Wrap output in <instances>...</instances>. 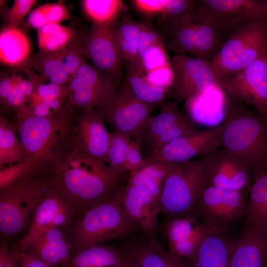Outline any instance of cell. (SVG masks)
<instances>
[{
    "label": "cell",
    "mask_w": 267,
    "mask_h": 267,
    "mask_svg": "<svg viewBox=\"0 0 267 267\" xmlns=\"http://www.w3.org/2000/svg\"><path fill=\"white\" fill-rule=\"evenodd\" d=\"M46 176L50 187L73 208L78 220L95 206L113 200L128 182L130 173L67 148L51 163Z\"/></svg>",
    "instance_id": "cell-1"
},
{
    "label": "cell",
    "mask_w": 267,
    "mask_h": 267,
    "mask_svg": "<svg viewBox=\"0 0 267 267\" xmlns=\"http://www.w3.org/2000/svg\"><path fill=\"white\" fill-rule=\"evenodd\" d=\"M226 93L221 147L243 163L255 178L267 164V117Z\"/></svg>",
    "instance_id": "cell-2"
},
{
    "label": "cell",
    "mask_w": 267,
    "mask_h": 267,
    "mask_svg": "<svg viewBox=\"0 0 267 267\" xmlns=\"http://www.w3.org/2000/svg\"><path fill=\"white\" fill-rule=\"evenodd\" d=\"M75 108L67 104L48 116L33 115L25 105L15 114L17 133L25 149L27 160L45 172L51 163L65 148Z\"/></svg>",
    "instance_id": "cell-3"
},
{
    "label": "cell",
    "mask_w": 267,
    "mask_h": 267,
    "mask_svg": "<svg viewBox=\"0 0 267 267\" xmlns=\"http://www.w3.org/2000/svg\"><path fill=\"white\" fill-rule=\"evenodd\" d=\"M121 190L113 200L95 206L68 226L73 251L88 245L104 244L140 229L122 205Z\"/></svg>",
    "instance_id": "cell-4"
},
{
    "label": "cell",
    "mask_w": 267,
    "mask_h": 267,
    "mask_svg": "<svg viewBox=\"0 0 267 267\" xmlns=\"http://www.w3.org/2000/svg\"><path fill=\"white\" fill-rule=\"evenodd\" d=\"M50 186L46 175H33L0 191V232L11 238L29 229L35 212Z\"/></svg>",
    "instance_id": "cell-5"
},
{
    "label": "cell",
    "mask_w": 267,
    "mask_h": 267,
    "mask_svg": "<svg viewBox=\"0 0 267 267\" xmlns=\"http://www.w3.org/2000/svg\"><path fill=\"white\" fill-rule=\"evenodd\" d=\"M208 185L207 172L200 158L177 163L163 183L159 201L161 213L172 218H196L195 206Z\"/></svg>",
    "instance_id": "cell-6"
},
{
    "label": "cell",
    "mask_w": 267,
    "mask_h": 267,
    "mask_svg": "<svg viewBox=\"0 0 267 267\" xmlns=\"http://www.w3.org/2000/svg\"><path fill=\"white\" fill-rule=\"evenodd\" d=\"M267 49V19L239 28L211 60L216 78L233 76L258 59Z\"/></svg>",
    "instance_id": "cell-7"
},
{
    "label": "cell",
    "mask_w": 267,
    "mask_h": 267,
    "mask_svg": "<svg viewBox=\"0 0 267 267\" xmlns=\"http://www.w3.org/2000/svg\"><path fill=\"white\" fill-rule=\"evenodd\" d=\"M159 105L139 100L124 82L95 108L114 132L137 140Z\"/></svg>",
    "instance_id": "cell-8"
},
{
    "label": "cell",
    "mask_w": 267,
    "mask_h": 267,
    "mask_svg": "<svg viewBox=\"0 0 267 267\" xmlns=\"http://www.w3.org/2000/svg\"><path fill=\"white\" fill-rule=\"evenodd\" d=\"M193 21L202 20L222 30L267 19V0H199Z\"/></svg>",
    "instance_id": "cell-9"
},
{
    "label": "cell",
    "mask_w": 267,
    "mask_h": 267,
    "mask_svg": "<svg viewBox=\"0 0 267 267\" xmlns=\"http://www.w3.org/2000/svg\"><path fill=\"white\" fill-rule=\"evenodd\" d=\"M176 100L161 104V111L151 116L139 137L144 157L179 137L199 130L186 112L179 109Z\"/></svg>",
    "instance_id": "cell-10"
},
{
    "label": "cell",
    "mask_w": 267,
    "mask_h": 267,
    "mask_svg": "<svg viewBox=\"0 0 267 267\" xmlns=\"http://www.w3.org/2000/svg\"><path fill=\"white\" fill-rule=\"evenodd\" d=\"M249 190H230L207 185L194 209L196 218L223 230L228 224L245 215Z\"/></svg>",
    "instance_id": "cell-11"
},
{
    "label": "cell",
    "mask_w": 267,
    "mask_h": 267,
    "mask_svg": "<svg viewBox=\"0 0 267 267\" xmlns=\"http://www.w3.org/2000/svg\"><path fill=\"white\" fill-rule=\"evenodd\" d=\"M102 116L95 107L75 109L67 141L69 148L79 149L106 162L110 133Z\"/></svg>",
    "instance_id": "cell-12"
},
{
    "label": "cell",
    "mask_w": 267,
    "mask_h": 267,
    "mask_svg": "<svg viewBox=\"0 0 267 267\" xmlns=\"http://www.w3.org/2000/svg\"><path fill=\"white\" fill-rule=\"evenodd\" d=\"M226 92L260 113H267V49L252 63L236 75L219 81Z\"/></svg>",
    "instance_id": "cell-13"
},
{
    "label": "cell",
    "mask_w": 267,
    "mask_h": 267,
    "mask_svg": "<svg viewBox=\"0 0 267 267\" xmlns=\"http://www.w3.org/2000/svg\"><path fill=\"white\" fill-rule=\"evenodd\" d=\"M121 86L120 80L104 73L87 61L67 85V104L77 109L96 107Z\"/></svg>",
    "instance_id": "cell-14"
},
{
    "label": "cell",
    "mask_w": 267,
    "mask_h": 267,
    "mask_svg": "<svg viewBox=\"0 0 267 267\" xmlns=\"http://www.w3.org/2000/svg\"><path fill=\"white\" fill-rule=\"evenodd\" d=\"M170 62L174 74L171 89L174 100L185 101L199 91L220 87L211 61L177 54Z\"/></svg>",
    "instance_id": "cell-15"
},
{
    "label": "cell",
    "mask_w": 267,
    "mask_h": 267,
    "mask_svg": "<svg viewBox=\"0 0 267 267\" xmlns=\"http://www.w3.org/2000/svg\"><path fill=\"white\" fill-rule=\"evenodd\" d=\"M222 123L199 130L170 142L154 153L144 157L147 162L179 163L203 157L221 146Z\"/></svg>",
    "instance_id": "cell-16"
},
{
    "label": "cell",
    "mask_w": 267,
    "mask_h": 267,
    "mask_svg": "<svg viewBox=\"0 0 267 267\" xmlns=\"http://www.w3.org/2000/svg\"><path fill=\"white\" fill-rule=\"evenodd\" d=\"M208 185L230 190H249L252 175L247 167L222 147L200 157Z\"/></svg>",
    "instance_id": "cell-17"
},
{
    "label": "cell",
    "mask_w": 267,
    "mask_h": 267,
    "mask_svg": "<svg viewBox=\"0 0 267 267\" xmlns=\"http://www.w3.org/2000/svg\"><path fill=\"white\" fill-rule=\"evenodd\" d=\"M76 217L73 208L50 187L37 207L31 224L17 249L25 251L37 236L48 229L68 227L76 221Z\"/></svg>",
    "instance_id": "cell-18"
},
{
    "label": "cell",
    "mask_w": 267,
    "mask_h": 267,
    "mask_svg": "<svg viewBox=\"0 0 267 267\" xmlns=\"http://www.w3.org/2000/svg\"><path fill=\"white\" fill-rule=\"evenodd\" d=\"M163 229L168 242L169 252L187 260L195 254L210 234L220 228L201 222L197 218L178 217L166 221Z\"/></svg>",
    "instance_id": "cell-19"
},
{
    "label": "cell",
    "mask_w": 267,
    "mask_h": 267,
    "mask_svg": "<svg viewBox=\"0 0 267 267\" xmlns=\"http://www.w3.org/2000/svg\"><path fill=\"white\" fill-rule=\"evenodd\" d=\"M115 28L92 24L86 33L83 53L95 68L120 80L122 75L121 58L114 39Z\"/></svg>",
    "instance_id": "cell-20"
},
{
    "label": "cell",
    "mask_w": 267,
    "mask_h": 267,
    "mask_svg": "<svg viewBox=\"0 0 267 267\" xmlns=\"http://www.w3.org/2000/svg\"><path fill=\"white\" fill-rule=\"evenodd\" d=\"M123 206L144 235L155 238L160 208L158 201L146 188L128 182L121 191Z\"/></svg>",
    "instance_id": "cell-21"
},
{
    "label": "cell",
    "mask_w": 267,
    "mask_h": 267,
    "mask_svg": "<svg viewBox=\"0 0 267 267\" xmlns=\"http://www.w3.org/2000/svg\"><path fill=\"white\" fill-rule=\"evenodd\" d=\"M67 227L46 230L23 251L58 267H70L73 247Z\"/></svg>",
    "instance_id": "cell-22"
},
{
    "label": "cell",
    "mask_w": 267,
    "mask_h": 267,
    "mask_svg": "<svg viewBox=\"0 0 267 267\" xmlns=\"http://www.w3.org/2000/svg\"><path fill=\"white\" fill-rule=\"evenodd\" d=\"M226 106V92L219 86L195 93L184 104L186 113L196 124L208 128L223 122Z\"/></svg>",
    "instance_id": "cell-23"
},
{
    "label": "cell",
    "mask_w": 267,
    "mask_h": 267,
    "mask_svg": "<svg viewBox=\"0 0 267 267\" xmlns=\"http://www.w3.org/2000/svg\"><path fill=\"white\" fill-rule=\"evenodd\" d=\"M229 267H267V231L246 228L232 240Z\"/></svg>",
    "instance_id": "cell-24"
},
{
    "label": "cell",
    "mask_w": 267,
    "mask_h": 267,
    "mask_svg": "<svg viewBox=\"0 0 267 267\" xmlns=\"http://www.w3.org/2000/svg\"><path fill=\"white\" fill-rule=\"evenodd\" d=\"M232 240L225 230L217 229L202 242L195 254L186 260L188 267H229Z\"/></svg>",
    "instance_id": "cell-25"
},
{
    "label": "cell",
    "mask_w": 267,
    "mask_h": 267,
    "mask_svg": "<svg viewBox=\"0 0 267 267\" xmlns=\"http://www.w3.org/2000/svg\"><path fill=\"white\" fill-rule=\"evenodd\" d=\"M123 259L122 247L90 245L73 251L70 267H119Z\"/></svg>",
    "instance_id": "cell-26"
},
{
    "label": "cell",
    "mask_w": 267,
    "mask_h": 267,
    "mask_svg": "<svg viewBox=\"0 0 267 267\" xmlns=\"http://www.w3.org/2000/svg\"><path fill=\"white\" fill-rule=\"evenodd\" d=\"M30 44L26 34L18 27H5L0 33L1 63L18 69L28 59Z\"/></svg>",
    "instance_id": "cell-27"
},
{
    "label": "cell",
    "mask_w": 267,
    "mask_h": 267,
    "mask_svg": "<svg viewBox=\"0 0 267 267\" xmlns=\"http://www.w3.org/2000/svg\"><path fill=\"white\" fill-rule=\"evenodd\" d=\"M122 247L130 267H169L165 250L155 238L145 235Z\"/></svg>",
    "instance_id": "cell-28"
},
{
    "label": "cell",
    "mask_w": 267,
    "mask_h": 267,
    "mask_svg": "<svg viewBox=\"0 0 267 267\" xmlns=\"http://www.w3.org/2000/svg\"><path fill=\"white\" fill-rule=\"evenodd\" d=\"M141 23L126 16L114 29V36L121 59L129 63V69L144 72L138 54V38Z\"/></svg>",
    "instance_id": "cell-29"
},
{
    "label": "cell",
    "mask_w": 267,
    "mask_h": 267,
    "mask_svg": "<svg viewBox=\"0 0 267 267\" xmlns=\"http://www.w3.org/2000/svg\"><path fill=\"white\" fill-rule=\"evenodd\" d=\"M245 216L247 228L267 231V171L254 178L249 191Z\"/></svg>",
    "instance_id": "cell-30"
},
{
    "label": "cell",
    "mask_w": 267,
    "mask_h": 267,
    "mask_svg": "<svg viewBox=\"0 0 267 267\" xmlns=\"http://www.w3.org/2000/svg\"><path fill=\"white\" fill-rule=\"evenodd\" d=\"M21 68L37 71L44 82L48 81L67 86L71 80L61 60L59 50L54 52L39 50L30 56L20 68Z\"/></svg>",
    "instance_id": "cell-31"
},
{
    "label": "cell",
    "mask_w": 267,
    "mask_h": 267,
    "mask_svg": "<svg viewBox=\"0 0 267 267\" xmlns=\"http://www.w3.org/2000/svg\"><path fill=\"white\" fill-rule=\"evenodd\" d=\"M177 163L152 162L130 174L128 182L149 190L159 203L164 180Z\"/></svg>",
    "instance_id": "cell-32"
},
{
    "label": "cell",
    "mask_w": 267,
    "mask_h": 267,
    "mask_svg": "<svg viewBox=\"0 0 267 267\" xmlns=\"http://www.w3.org/2000/svg\"><path fill=\"white\" fill-rule=\"evenodd\" d=\"M14 123L0 113V169L27 160L24 147L18 138Z\"/></svg>",
    "instance_id": "cell-33"
},
{
    "label": "cell",
    "mask_w": 267,
    "mask_h": 267,
    "mask_svg": "<svg viewBox=\"0 0 267 267\" xmlns=\"http://www.w3.org/2000/svg\"><path fill=\"white\" fill-rule=\"evenodd\" d=\"M165 27L167 47L178 54L195 55L196 33L193 20L173 22Z\"/></svg>",
    "instance_id": "cell-34"
},
{
    "label": "cell",
    "mask_w": 267,
    "mask_h": 267,
    "mask_svg": "<svg viewBox=\"0 0 267 267\" xmlns=\"http://www.w3.org/2000/svg\"><path fill=\"white\" fill-rule=\"evenodd\" d=\"M82 5L93 25L112 27H116L121 14L127 9L119 0H84Z\"/></svg>",
    "instance_id": "cell-35"
},
{
    "label": "cell",
    "mask_w": 267,
    "mask_h": 267,
    "mask_svg": "<svg viewBox=\"0 0 267 267\" xmlns=\"http://www.w3.org/2000/svg\"><path fill=\"white\" fill-rule=\"evenodd\" d=\"M142 73L129 69L124 82L139 100L146 103L161 105L171 93V89L152 85L146 80Z\"/></svg>",
    "instance_id": "cell-36"
},
{
    "label": "cell",
    "mask_w": 267,
    "mask_h": 267,
    "mask_svg": "<svg viewBox=\"0 0 267 267\" xmlns=\"http://www.w3.org/2000/svg\"><path fill=\"white\" fill-rule=\"evenodd\" d=\"M193 21L197 38L194 57L211 61L225 42L221 38L220 31L213 25L202 20Z\"/></svg>",
    "instance_id": "cell-37"
},
{
    "label": "cell",
    "mask_w": 267,
    "mask_h": 267,
    "mask_svg": "<svg viewBox=\"0 0 267 267\" xmlns=\"http://www.w3.org/2000/svg\"><path fill=\"white\" fill-rule=\"evenodd\" d=\"M77 32L71 27L60 24H46L38 31L40 50L54 52L63 49L73 39Z\"/></svg>",
    "instance_id": "cell-38"
},
{
    "label": "cell",
    "mask_w": 267,
    "mask_h": 267,
    "mask_svg": "<svg viewBox=\"0 0 267 267\" xmlns=\"http://www.w3.org/2000/svg\"><path fill=\"white\" fill-rule=\"evenodd\" d=\"M196 9L195 0H165L160 13L164 27L173 22L193 20Z\"/></svg>",
    "instance_id": "cell-39"
},
{
    "label": "cell",
    "mask_w": 267,
    "mask_h": 267,
    "mask_svg": "<svg viewBox=\"0 0 267 267\" xmlns=\"http://www.w3.org/2000/svg\"><path fill=\"white\" fill-rule=\"evenodd\" d=\"M86 35V33L83 32H77L69 44L59 50L61 60L71 79L79 67L87 62L83 53Z\"/></svg>",
    "instance_id": "cell-40"
},
{
    "label": "cell",
    "mask_w": 267,
    "mask_h": 267,
    "mask_svg": "<svg viewBox=\"0 0 267 267\" xmlns=\"http://www.w3.org/2000/svg\"><path fill=\"white\" fill-rule=\"evenodd\" d=\"M132 140L128 137L114 132L110 133L106 163L118 172H129L126 169V163L127 154Z\"/></svg>",
    "instance_id": "cell-41"
},
{
    "label": "cell",
    "mask_w": 267,
    "mask_h": 267,
    "mask_svg": "<svg viewBox=\"0 0 267 267\" xmlns=\"http://www.w3.org/2000/svg\"><path fill=\"white\" fill-rule=\"evenodd\" d=\"M38 173L35 165L28 160L5 166L0 169V191L26 177L39 175Z\"/></svg>",
    "instance_id": "cell-42"
},
{
    "label": "cell",
    "mask_w": 267,
    "mask_h": 267,
    "mask_svg": "<svg viewBox=\"0 0 267 267\" xmlns=\"http://www.w3.org/2000/svg\"><path fill=\"white\" fill-rule=\"evenodd\" d=\"M37 2L35 0H15L10 8L2 16L5 27H18Z\"/></svg>",
    "instance_id": "cell-43"
},
{
    "label": "cell",
    "mask_w": 267,
    "mask_h": 267,
    "mask_svg": "<svg viewBox=\"0 0 267 267\" xmlns=\"http://www.w3.org/2000/svg\"><path fill=\"white\" fill-rule=\"evenodd\" d=\"M165 49V44H156L150 47L142 57L141 63L145 73L170 63Z\"/></svg>",
    "instance_id": "cell-44"
},
{
    "label": "cell",
    "mask_w": 267,
    "mask_h": 267,
    "mask_svg": "<svg viewBox=\"0 0 267 267\" xmlns=\"http://www.w3.org/2000/svg\"><path fill=\"white\" fill-rule=\"evenodd\" d=\"M161 43L165 44L162 36L149 24L141 23L138 38V54L140 62L150 47Z\"/></svg>",
    "instance_id": "cell-45"
},
{
    "label": "cell",
    "mask_w": 267,
    "mask_h": 267,
    "mask_svg": "<svg viewBox=\"0 0 267 267\" xmlns=\"http://www.w3.org/2000/svg\"><path fill=\"white\" fill-rule=\"evenodd\" d=\"M144 77L155 86L171 89L174 79L171 62L164 66L146 72Z\"/></svg>",
    "instance_id": "cell-46"
},
{
    "label": "cell",
    "mask_w": 267,
    "mask_h": 267,
    "mask_svg": "<svg viewBox=\"0 0 267 267\" xmlns=\"http://www.w3.org/2000/svg\"><path fill=\"white\" fill-rule=\"evenodd\" d=\"M42 101L57 99L67 101L69 95L67 85H61L52 82L39 85L35 89Z\"/></svg>",
    "instance_id": "cell-47"
},
{
    "label": "cell",
    "mask_w": 267,
    "mask_h": 267,
    "mask_svg": "<svg viewBox=\"0 0 267 267\" xmlns=\"http://www.w3.org/2000/svg\"><path fill=\"white\" fill-rule=\"evenodd\" d=\"M40 6L45 14L49 24H59L72 17L67 7L61 1L45 3Z\"/></svg>",
    "instance_id": "cell-48"
},
{
    "label": "cell",
    "mask_w": 267,
    "mask_h": 267,
    "mask_svg": "<svg viewBox=\"0 0 267 267\" xmlns=\"http://www.w3.org/2000/svg\"><path fill=\"white\" fill-rule=\"evenodd\" d=\"M147 163L139 140H133L127 154L126 168L131 173Z\"/></svg>",
    "instance_id": "cell-49"
},
{
    "label": "cell",
    "mask_w": 267,
    "mask_h": 267,
    "mask_svg": "<svg viewBox=\"0 0 267 267\" xmlns=\"http://www.w3.org/2000/svg\"><path fill=\"white\" fill-rule=\"evenodd\" d=\"M27 102V98L15 86L0 104L5 110L16 112Z\"/></svg>",
    "instance_id": "cell-50"
},
{
    "label": "cell",
    "mask_w": 267,
    "mask_h": 267,
    "mask_svg": "<svg viewBox=\"0 0 267 267\" xmlns=\"http://www.w3.org/2000/svg\"><path fill=\"white\" fill-rule=\"evenodd\" d=\"M19 267H58L44 262L25 251L18 249L13 250Z\"/></svg>",
    "instance_id": "cell-51"
},
{
    "label": "cell",
    "mask_w": 267,
    "mask_h": 267,
    "mask_svg": "<svg viewBox=\"0 0 267 267\" xmlns=\"http://www.w3.org/2000/svg\"><path fill=\"white\" fill-rule=\"evenodd\" d=\"M140 12L146 15L161 13L165 0H134L132 1Z\"/></svg>",
    "instance_id": "cell-52"
},
{
    "label": "cell",
    "mask_w": 267,
    "mask_h": 267,
    "mask_svg": "<svg viewBox=\"0 0 267 267\" xmlns=\"http://www.w3.org/2000/svg\"><path fill=\"white\" fill-rule=\"evenodd\" d=\"M18 75L16 73L11 75L6 72H2L0 75V102H2L11 89L16 86Z\"/></svg>",
    "instance_id": "cell-53"
},
{
    "label": "cell",
    "mask_w": 267,
    "mask_h": 267,
    "mask_svg": "<svg viewBox=\"0 0 267 267\" xmlns=\"http://www.w3.org/2000/svg\"><path fill=\"white\" fill-rule=\"evenodd\" d=\"M48 24L49 23L45 14L40 6H39L29 13L24 23V26L28 28H35L38 30Z\"/></svg>",
    "instance_id": "cell-54"
},
{
    "label": "cell",
    "mask_w": 267,
    "mask_h": 267,
    "mask_svg": "<svg viewBox=\"0 0 267 267\" xmlns=\"http://www.w3.org/2000/svg\"><path fill=\"white\" fill-rule=\"evenodd\" d=\"M16 87L27 98V101L36 89L34 84L30 79H24L18 75Z\"/></svg>",
    "instance_id": "cell-55"
},
{
    "label": "cell",
    "mask_w": 267,
    "mask_h": 267,
    "mask_svg": "<svg viewBox=\"0 0 267 267\" xmlns=\"http://www.w3.org/2000/svg\"><path fill=\"white\" fill-rule=\"evenodd\" d=\"M165 257L169 267H188L184 259L175 256L166 251Z\"/></svg>",
    "instance_id": "cell-56"
},
{
    "label": "cell",
    "mask_w": 267,
    "mask_h": 267,
    "mask_svg": "<svg viewBox=\"0 0 267 267\" xmlns=\"http://www.w3.org/2000/svg\"><path fill=\"white\" fill-rule=\"evenodd\" d=\"M123 251H124V259H123V260L120 265V266L119 267H130V265H129V263L128 261V260L126 257V255H125V252H124V249H123Z\"/></svg>",
    "instance_id": "cell-57"
},
{
    "label": "cell",
    "mask_w": 267,
    "mask_h": 267,
    "mask_svg": "<svg viewBox=\"0 0 267 267\" xmlns=\"http://www.w3.org/2000/svg\"><path fill=\"white\" fill-rule=\"evenodd\" d=\"M264 171H267V165H266V167L265 168V170H264Z\"/></svg>",
    "instance_id": "cell-58"
},
{
    "label": "cell",
    "mask_w": 267,
    "mask_h": 267,
    "mask_svg": "<svg viewBox=\"0 0 267 267\" xmlns=\"http://www.w3.org/2000/svg\"><path fill=\"white\" fill-rule=\"evenodd\" d=\"M14 267H19V265H17V266H16Z\"/></svg>",
    "instance_id": "cell-59"
}]
</instances>
